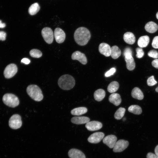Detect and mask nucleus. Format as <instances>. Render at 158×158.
<instances>
[{"mask_svg":"<svg viewBox=\"0 0 158 158\" xmlns=\"http://www.w3.org/2000/svg\"><path fill=\"white\" fill-rule=\"evenodd\" d=\"M75 40L76 43L80 46H84L88 43L91 37V35L89 30L84 27L77 28L75 31L74 35Z\"/></svg>","mask_w":158,"mask_h":158,"instance_id":"nucleus-1","label":"nucleus"},{"mask_svg":"<svg viewBox=\"0 0 158 158\" xmlns=\"http://www.w3.org/2000/svg\"><path fill=\"white\" fill-rule=\"evenodd\" d=\"M59 87L63 90H68L72 89L74 86L75 81L71 75L65 74L61 76L58 80Z\"/></svg>","mask_w":158,"mask_h":158,"instance_id":"nucleus-2","label":"nucleus"},{"mask_svg":"<svg viewBox=\"0 0 158 158\" xmlns=\"http://www.w3.org/2000/svg\"><path fill=\"white\" fill-rule=\"evenodd\" d=\"M26 91L29 96L35 101H40L43 99V96L42 91L37 85H29L27 88Z\"/></svg>","mask_w":158,"mask_h":158,"instance_id":"nucleus-3","label":"nucleus"},{"mask_svg":"<svg viewBox=\"0 0 158 158\" xmlns=\"http://www.w3.org/2000/svg\"><path fill=\"white\" fill-rule=\"evenodd\" d=\"M3 102L7 106L15 107L18 106L19 103V101L18 97L14 94L7 93L5 94L2 98Z\"/></svg>","mask_w":158,"mask_h":158,"instance_id":"nucleus-4","label":"nucleus"},{"mask_svg":"<svg viewBox=\"0 0 158 158\" xmlns=\"http://www.w3.org/2000/svg\"><path fill=\"white\" fill-rule=\"evenodd\" d=\"M9 125L12 129H16L20 128L22 125L21 117L18 114L12 115L9 121Z\"/></svg>","mask_w":158,"mask_h":158,"instance_id":"nucleus-5","label":"nucleus"},{"mask_svg":"<svg viewBox=\"0 0 158 158\" xmlns=\"http://www.w3.org/2000/svg\"><path fill=\"white\" fill-rule=\"evenodd\" d=\"M42 36L46 42L51 44L53 42L54 34L52 29L49 27H45L42 30Z\"/></svg>","mask_w":158,"mask_h":158,"instance_id":"nucleus-6","label":"nucleus"},{"mask_svg":"<svg viewBox=\"0 0 158 158\" xmlns=\"http://www.w3.org/2000/svg\"><path fill=\"white\" fill-rule=\"evenodd\" d=\"M17 71V67L16 64L13 63L9 64L6 67L4 70V76L6 78H10L15 75Z\"/></svg>","mask_w":158,"mask_h":158,"instance_id":"nucleus-7","label":"nucleus"},{"mask_svg":"<svg viewBox=\"0 0 158 158\" xmlns=\"http://www.w3.org/2000/svg\"><path fill=\"white\" fill-rule=\"evenodd\" d=\"M128 141L123 140H120L116 142L113 147L114 152H120L123 151L128 147Z\"/></svg>","mask_w":158,"mask_h":158,"instance_id":"nucleus-8","label":"nucleus"},{"mask_svg":"<svg viewBox=\"0 0 158 158\" xmlns=\"http://www.w3.org/2000/svg\"><path fill=\"white\" fill-rule=\"evenodd\" d=\"M54 36L56 42L58 43H63L66 38V34L64 31L61 28H59L55 29Z\"/></svg>","mask_w":158,"mask_h":158,"instance_id":"nucleus-9","label":"nucleus"},{"mask_svg":"<svg viewBox=\"0 0 158 158\" xmlns=\"http://www.w3.org/2000/svg\"><path fill=\"white\" fill-rule=\"evenodd\" d=\"M104 134L101 132H97L91 134L88 138V141L92 143L99 142L104 138Z\"/></svg>","mask_w":158,"mask_h":158,"instance_id":"nucleus-10","label":"nucleus"},{"mask_svg":"<svg viewBox=\"0 0 158 158\" xmlns=\"http://www.w3.org/2000/svg\"><path fill=\"white\" fill-rule=\"evenodd\" d=\"M71 58L73 60H77L83 65L86 64L87 59L85 54L79 51L74 52L71 56Z\"/></svg>","mask_w":158,"mask_h":158,"instance_id":"nucleus-11","label":"nucleus"},{"mask_svg":"<svg viewBox=\"0 0 158 158\" xmlns=\"http://www.w3.org/2000/svg\"><path fill=\"white\" fill-rule=\"evenodd\" d=\"M85 126L88 130L93 131L100 129L102 128V125L100 122L97 121H92L87 123Z\"/></svg>","mask_w":158,"mask_h":158,"instance_id":"nucleus-12","label":"nucleus"},{"mask_svg":"<svg viewBox=\"0 0 158 158\" xmlns=\"http://www.w3.org/2000/svg\"><path fill=\"white\" fill-rule=\"evenodd\" d=\"M99 50L101 54L106 56L108 57L111 56V47L107 43H101L99 47Z\"/></svg>","mask_w":158,"mask_h":158,"instance_id":"nucleus-13","label":"nucleus"},{"mask_svg":"<svg viewBox=\"0 0 158 158\" xmlns=\"http://www.w3.org/2000/svg\"><path fill=\"white\" fill-rule=\"evenodd\" d=\"M117 140V138L115 135H111L104 137L103 140V142L110 148H113Z\"/></svg>","mask_w":158,"mask_h":158,"instance_id":"nucleus-14","label":"nucleus"},{"mask_svg":"<svg viewBox=\"0 0 158 158\" xmlns=\"http://www.w3.org/2000/svg\"><path fill=\"white\" fill-rule=\"evenodd\" d=\"M70 158H86L84 154L80 150L76 149H71L68 152Z\"/></svg>","mask_w":158,"mask_h":158,"instance_id":"nucleus-15","label":"nucleus"},{"mask_svg":"<svg viewBox=\"0 0 158 158\" xmlns=\"http://www.w3.org/2000/svg\"><path fill=\"white\" fill-rule=\"evenodd\" d=\"M89 118L86 116H75L72 118L71 122L76 124H81L87 123L90 121Z\"/></svg>","mask_w":158,"mask_h":158,"instance_id":"nucleus-16","label":"nucleus"},{"mask_svg":"<svg viewBox=\"0 0 158 158\" xmlns=\"http://www.w3.org/2000/svg\"><path fill=\"white\" fill-rule=\"evenodd\" d=\"M109 100L116 106L119 105L121 102L120 95L117 93H114L111 95L109 97Z\"/></svg>","mask_w":158,"mask_h":158,"instance_id":"nucleus-17","label":"nucleus"},{"mask_svg":"<svg viewBox=\"0 0 158 158\" xmlns=\"http://www.w3.org/2000/svg\"><path fill=\"white\" fill-rule=\"evenodd\" d=\"M125 60L126 62V66L127 69L129 71L133 70L135 67V65L132 56H125Z\"/></svg>","mask_w":158,"mask_h":158,"instance_id":"nucleus-18","label":"nucleus"},{"mask_svg":"<svg viewBox=\"0 0 158 158\" xmlns=\"http://www.w3.org/2000/svg\"><path fill=\"white\" fill-rule=\"evenodd\" d=\"M145 28L148 32L150 33H154L157 30L158 26L154 22L150 21L145 25Z\"/></svg>","mask_w":158,"mask_h":158,"instance_id":"nucleus-19","label":"nucleus"},{"mask_svg":"<svg viewBox=\"0 0 158 158\" xmlns=\"http://www.w3.org/2000/svg\"><path fill=\"white\" fill-rule=\"evenodd\" d=\"M123 40L127 43L130 44H133L135 41V37L134 34L130 32L125 33L123 36Z\"/></svg>","mask_w":158,"mask_h":158,"instance_id":"nucleus-20","label":"nucleus"},{"mask_svg":"<svg viewBox=\"0 0 158 158\" xmlns=\"http://www.w3.org/2000/svg\"><path fill=\"white\" fill-rule=\"evenodd\" d=\"M131 95L133 98L141 100L144 97L143 92L138 87H134L131 92Z\"/></svg>","mask_w":158,"mask_h":158,"instance_id":"nucleus-21","label":"nucleus"},{"mask_svg":"<svg viewBox=\"0 0 158 158\" xmlns=\"http://www.w3.org/2000/svg\"><path fill=\"white\" fill-rule=\"evenodd\" d=\"M150 41L149 36L147 35L142 36L138 39V44L140 47H146L148 45Z\"/></svg>","mask_w":158,"mask_h":158,"instance_id":"nucleus-22","label":"nucleus"},{"mask_svg":"<svg viewBox=\"0 0 158 158\" xmlns=\"http://www.w3.org/2000/svg\"><path fill=\"white\" fill-rule=\"evenodd\" d=\"M105 95V91L102 89H99L96 90L94 93V96L95 99L97 101H102Z\"/></svg>","mask_w":158,"mask_h":158,"instance_id":"nucleus-23","label":"nucleus"},{"mask_svg":"<svg viewBox=\"0 0 158 158\" xmlns=\"http://www.w3.org/2000/svg\"><path fill=\"white\" fill-rule=\"evenodd\" d=\"M121 54V50L117 46L114 45L111 48V56L113 59H117L120 56Z\"/></svg>","mask_w":158,"mask_h":158,"instance_id":"nucleus-24","label":"nucleus"},{"mask_svg":"<svg viewBox=\"0 0 158 158\" xmlns=\"http://www.w3.org/2000/svg\"><path fill=\"white\" fill-rule=\"evenodd\" d=\"M87 111V108L85 107H79L72 109L71 113L73 115L79 116L86 113Z\"/></svg>","mask_w":158,"mask_h":158,"instance_id":"nucleus-25","label":"nucleus"},{"mask_svg":"<svg viewBox=\"0 0 158 158\" xmlns=\"http://www.w3.org/2000/svg\"><path fill=\"white\" fill-rule=\"evenodd\" d=\"M119 87L118 83L116 81H114L111 82L108 85L107 89L110 93H113L116 91Z\"/></svg>","mask_w":158,"mask_h":158,"instance_id":"nucleus-26","label":"nucleus"},{"mask_svg":"<svg viewBox=\"0 0 158 158\" xmlns=\"http://www.w3.org/2000/svg\"><path fill=\"white\" fill-rule=\"evenodd\" d=\"M40 7L37 3H35L30 6L28 9V12L31 15L36 14L39 11Z\"/></svg>","mask_w":158,"mask_h":158,"instance_id":"nucleus-27","label":"nucleus"},{"mask_svg":"<svg viewBox=\"0 0 158 158\" xmlns=\"http://www.w3.org/2000/svg\"><path fill=\"white\" fill-rule=\"evenodd\" d=\"M128 111L135 114H140L142 112L141 108L138 105H132L128 109Z\"/></svg>","mask_w":158,"mask_h":158,"instance_id":"nucleus-28","label":"nucleus"},{"mask_svg":"<svg viewBox=\"0 0 158 158\" xmlns=\"http://www.w3.org/2000/svg\"><path fill=\"white\" fill-rule=\"evenodd\" d=\"M126 109L123 107H120L115 112L114 117L117 120L121 119L124 115Z\"/></svg>","mask_w":158,"mask_h":158,"instance_id":"nucleus-29","label":"nucleus"},{"mask_svg":"<svg viewBox=\"0 0 158 158\" xmlns=\"http://www.w3.org/2000/svg\"><path fill=\"white\" fill-rule=\"evenodd\" d=\"M29 53L32 57L36 58H40L42 55V52L40 50L36 49L31 50Z\"/></svg>","mask_w":158,"mask_h":158,"instance_id":"nucleus-30","label":"nucleus"},{"mask_svg":"<svg viewBox=\"0 0 158 158\" xmlns=\"http://www.w3.org/2000/svg\"><path fill=\"white\" fill-rule=\"evenodd\" d=\"M157 83V82L155 80L154 76L152 75L149 77L147 80V83L149 86H152Z\"/></svg>","mask_w":158,"mask_h":158,"instance_id":"nucleus-31","label":"nucleus"},{"mask_svg":"<svg viewBox=\"0 0 158 158\" xmlns=\"http://www.w3.org/2000/svg\"><path fill=\"white\" fill-rule=\"evenodd\" d=\"M136 56L138 58H142L144 55V53L142 48L138 47L136 49Z\"/></svg>","mask_w":158,"mask_h":158,"instance_id":"nucleus-32","label":"nucleus"},{"mask_svg":"<svg viewBox=\"0 0 158 158\" xmlns=\"http://www.w3.org/2000/svg\"><path fill=\"white\" fill-rule=\"evenodd\" d=\"M148 55L150 57L157 59L158 58V52L156 50H152L148 53Z\"/></svg>","mask_w":158,"mask_h":158,"instance_id":"nucleus-33","label":"nucleus"},{"mask_svg":"<svg viewBox=\"0 0 158 158\" xmlns=\"http://www.w3.org/2000/svg\"><path fill=\"white\" fill-rule=\"evenodd\" d=\"M152 45L154 48H158V36H156L154 38L152 41Z\"/></svg>","mask_w":158,"mask_h":158,"instance_id":"nucleus-34","label":"nucleus"},{"mask_svg":"<svg viewBox=\"0 0 158 158\" xmlns=\"http://www.w3.org/2000/svg\"><path fill=\"white\" fill-rule=\"evenodd\" d=\"M123 55L125 57L127 56H132V51L130 48L128 47L126 48L124 50Z\"/></svg>","mask_w":158,"mask_h":158,"instance_id":"nucleus-35","label":"nucleus"},{"mask_svg":"<svg viewBox=\"0 0 158 158\" xmlns=\"http://www.w3.org/2000/svg\"><path fill=\"white\" fill-rule=\"evenodd\" d=\"M116 71V69L114 68H113L110 69L105 73V76L107 77L113 75Z\"/></svg>","mask_w":158,"mask_h":158,"instance_id":"nucleus-36","label":"nucleus"},{"mask_svg":"<svg viewBox=\"0 0 158 158\" xmlns=\"http://www.w3.org/2000/svg\"><path fill=\"white\" fill-rule=\"evenodd\" d=\"M6 33L3 31H0V40L4 41L6 40Z\"/></svg>","mask_w":158,"mask_h":158,"instance_id":"nucleus-37","label":"nucleus"},{"mask_svg":"<svg viewBox=\"0 0 158 158\" xmlns=\"http://www.w3.org/2000/svg\"><path fill=\"white\" fill-rule=\"evenodd\" d=\"M147 158H158V156L155 154L151 152L148 153L147 155Z\"/></svg>","mask_w":158,"mask_h":158,"instance_id":"nucleus-38","label":"nucleus"},{"mask_svg":"<svg viewBox=\"0 0 158 158\" xmlns=\"http://www.w3.org/2000/svg\"><path fill=\"white\" fill-rule=\"evenodd\" d=\"M152 64L154 67L158 69V59L153 60L152 62Z\"/></svg>","mask_w":158,"mask_h":158,"instance_id":"nucleus-39","label":"nucleus"},{"mask_svg":"<svg viewBox=\"0 0 158 158\" xmlns=\"http://www.w3.org/2000/svg\"><path fill=\"white\" fill-rule=\"evenodd\" d=\"M21 62L26 64H28L30 62V59L27 58H24L21 60Z\"/></svg>","mask_w":158,"mask_h":158,"instance_id":"nucleus-40","label":"nucleus"},{"mask_svg":"<svg viewBox=\"0 0 158 158\" xmlns=\"http://www.w3.org/2000/svg\"><path fill=\"white\" fill-rule=\"evenodd\" d=\"M6 26V24L2 23L1 20H0V28H4Z\"/></svg>","mask_w":158,"mask_h":158,"instance_id":"nucleus-41","label":"nucleus"},{"mask_svg":"<svg viewBox=\"0 0 158 158\" xmlns=\"http://www.w3.org/2000/svg\"><path fill=\"white\" fill-rule=\"evenodd\" d=\"M154 151L155 154L158 156V145L156 147Z\"/></svg>","mask_w":158,"mask_h":158,"instance_id":"nucleus-42","label":"nucleus"},{"mask_svg":"<svg viewBox=\"0 0 158 158\" xmlns=\"http://www.w3.org/2000/svg\"><path fill=\"white\" fill-rule=\"evenodd\" d=\"M156 17L157 19H158V12L156 14Z\"/></svg>","mask_w":158,"mask_h":158,"instance_id":"nucleus-43","label":"nucleus"},{"mask_svg":"<svg viewBox=\"0 0 158 158\" xmlns=\"http://www.w3.org/2000/svg\"><path fill=\"white\" fill-rule=\"evenodd\" d=\"M155 91L158 92V87H157L155 89Z\"/></svg>","mask_w":158,"mask_h":158,"instance_id":"nucleus-44","label":"nucleus"}]
</instances>
